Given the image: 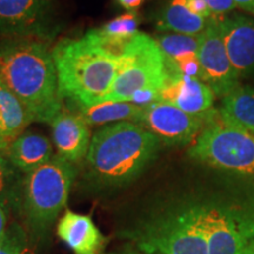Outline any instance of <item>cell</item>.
<instances>
[{
    "label": "cell",
    "instance_id": "obj_1",
    "mask_svg": "<svg viewBox=\"0 0 254 254\" xmlns=\"http://www.w3.org/2000/svg\"><path fill=\"white\" fill-rule=\"evenodd\" d=\"M0 79L25 105L33 122L51 124L64 110L52 51L44 40L0 41Z\"/></svg>",
    "mask_w": 254,
    "mask_h": 254
},
{
    "label": "cell",
    "instance_id": "obj_2",
    "mask_svg": "<svg viewBox=\"0 0 254 254\" xmlns=\"http://www.w3.org/2000/svg\"><path fill=\"white\" fill-rule=\"evenodd\" d=\"M161 142L136 123L120 122L98 129L85 158V177L99 189L129 185L157 157Z\"/></svg>",
    "mask_w": 254,
    "mask_h": 254
},
{
    "label": "cell",
    "instance_id": "obj_3",
    "mask_svg": "<svg viewBox=\"0 0 254 254\" xmlns=\"http://www.w3.org/2000/svg\"><path fill=\"white\" fill-rule=\"evenodd\" d=\"M59 91L75 107L99 104L117 77L119 53L85 34L80 39H63L52 50Z\"/></svg>",
    "mask_w": 254,
    "mask_h": 254
},
{
    "label": "cell",
    "instance_id": "obj_4",
    "mask_svg": "<svg viewBox=\"0 0 254 254\" xmlns=\"http://www.w3.org/2000/svg\"><path fill=\"white\" fill-rule=\"evenodd\" d=\"M75 177V165L58 154L33 172L24 174L20 213L33 236H45L65 208Z\"/></svg>",
    "mask_w": 254,
    "mask_h": 254
},
{
    "label": "cell",
    "instance_id": "obj_5",
    "mask_svg": "<svg viewBox=\"0 0 254 254\" xmlns=\"http://www.w3.org/2000/svg\"><path fill=\"white\" fill-rule=\"evenodd\" d=\"M189 154L214 168L254 174V133L227 123L212 110Z\"/></svg>",
    "mask_w": 254,
    "mask_h": 254
},
{
    "label": "cell",
    "instance_id": "obj_6",
    "mask_svg": "<svg viewBox=\"0 0 254 254\" xmlns=\"http://www.w3.org/2000/svg\"><path fill=\"white\" fill-rule=\"evenodd\" d=\"M170 75L167 58L157 41L138 32L124 46L117 77L100 103L128 101L133 93L142 88L163 90Z\"/></svg>",
    "mask_w": 254,
    "mask_h": 254
},
{
    "label": "cell",
    "instance_id": "obj_7",
    "mask_svg": "<svg viewBox=\"0 0 254 254\" xmlns=\"http://www.w3.org/2000/svg\"><path fill=\"white\" fill-rule=\"evenodd\" d=\"M135 237L139 250L146 254H207L199 205L158 219Z\"/></svg>",
    "mask_w": 254,
    "mask_h": 254
},
{
    "label": "cell",
    "instance_id": "obj_8",
    "mask_svg": "<svg viewBox=\"0 0 254 254\" xmlns=\"http://www.w3.org/2000/svg\"><path fill=\"white\" fill-rule=\"evenodd\" d=\"M207 254H241L254 241V208L199 205Z\"/></svg>",
    "mask_w": 254,
    "mask_h": 254
},
{
    "label": "cell",
    "instance_id": "obj_9",
    "mask_svg": "<svg viewBox=\"0 0 254 254\" xmlns=\"http://www.w3.org/2000/svg\"><path fill=\"white\" fill-rule=\"evenodd\" d=\"M53 28V0H0L1 36L44 40Z\"/></svg>",
    "mask_w": 254,
    "mask_h": 254
},
{
    "label": "cell",
    "instance_id": "obj_10",
    "mask_svg": "<svg viewBox=\"0 0 254 254\" xmlns=\"http://www.w3.org/2000/svg\"><path fill=\"white\" fill-rule=\"evenodd\" d=\"M198 57L202 81L215 95L224 98L239 86V75L228 58L218 17H212L201 33Z\"/></svg>",
    "mask_w": 254,
    "mask_h": 254
},
{
    "label": "cell",
    "instance_id": "obj_11",
    "mask_svg": "<svg viewBox=\"0 0 254 254\" xmlns=\"http://www.w3.org/2000/svg\"><path fill=\"white\" fill-rule=\"evenodd\" d=\"M205 119L206 116H190L160 100L144 107L139 125L145 127L164 144L186 145L199 135Z\"/></svg>",
    "mask_w": 254,
    "mask_h": 254
},
{
    "label": "cell",
    "instance_id": "obj_12",
    "mask_svg": "<svg viewBox=\"0 0 254 254\" xmlns=\"http://www.w3.org/2000/svg\"><path fill=\"white\" fill-rule=\"evenodd\" d=\"M214 92L200 79L177 72L170 75L160 94V100L178 107L190 116L205 117L211 112Z\"/></svg>",
    "mask_w": 254,
    "mask_h": 254
},
{
    "label": "cell",
    "instance_id": "obj_13",
    "mask_svg": "<svg viewBox=\"0 0 254 254\" xmlns=\"http://www.w3.org/2000/svg\"><path fill=\"white\" fill-rule=\"evenodd\" d=\"M228 58L238 75L254 71V23L243 15L218 17Z\"/></svg>",
    "mask_w": 254,
    "mask_h": 254
},
{
    "label": "cell",
    "instance_id": "obj_14",
    "mask_svg": "<svg viewBox=\"0 0 254 254\" xmlns=\"http://www.w3.org/2000/svg\"><path fill=\"white\" fill-rule=\"evenodd\" d=\"M50 125L58 155L73 165L86 158L92 139L90 125L78 113L63 110Z\"/></svg>",
    "mask_w": 254,
    "mask_h": 254
},
{
    "label": "cell",
    "instance_id": "obj_15",
    "mask_svg": "<svg viewBox=\"0 0 254 254\" xmlns=\"http://www.w3.org/2000/svg\"><path fill=\"white\" fill-rule=\"evenodd\" d=\"M57 234L74 254H100L107 241L88 215L72 211L60 218Z\"/></svg>",
    "mask_w": 254,
    "mask_h": 254
},
{
    "label": "cell",
    "instance_id": "obj_16",
    "mask_svg": "<svg viewBox=\"0 0 254 254\" xmlns=\"http://www.w3.org/2000/svg\"><path fill=\"white\" fill-rule=\"evenodd\" d=\"M52 151V145L45 135L24 132L9 144L5 154L18 171L27 174L50 161Z\"/></svg>",
    "mask_w": 254,
    "mask_h": 254
},
{
    "label": "cell",
    "instance_id": "obj_17",
    "mask_svg": "<svg viewBox=\"0 0 254 254\" xmlns=\"http://www.w3.org/2000/svg\"><path fill=\"white\" fill-rule=\"evenodd\" d=\"M139 20L136 12H127L112 19L99 28L87 32V36L116 53H122L124 46L138 33Z\"/></svg>",
    "mask_w": 254,
    "mask_h": 254
},
{
    "label": "cell",
    "instance_id": "obj_18",
    "mask_svg": "<svg viewBox=\"0 0 254 254\" xmlns=\"http://www.w3.org/2000/svg\"><path fill=\"white\" fill-rule=\"evenodd\" d=\"M0 118L2 133L11 144L23 134L25 128L33 123L30 112L19 98L0 79Z\"/></svg>",
    "mask_w": 254,
    "mask_h": 254
},
{
    "label": "cell",
    "instance_id": "obj_19",
    "mask_svg": "<svg viewBox=\"0 0 254 254\" xmlns=\"http://www.w3.org/2000/svg\"><path fill=\"white\" fill-rule=\"evenodd\" d=\"M208 20L192 13L187 7L186 0H170L161 12L158 28L161 31H172L173 33L199 36L205 31Z\"/></svg>",
    "mask_w": 254,
    "mask_h": 254
},
{
    "label": "cell",
    "instance_id": "obj_20",
    "mask_svg": "<svg viewBox=\"0 0 254 254\" xmlns=\"http://www.w3.org/2000/svg\"><path fill=\"white\" fill-rule=\"evenodd\" d=\"M77 110V113L88 125H104L113 122L139 124L144 112V107L127 101H107L90 107H78Z\"/></svg>",
    "mask_w": 254,
    "mask_h": 254
},
{
    "label": "cell",
    "instance_id": "obj_21",
    "mask_svg": "<svg viewBox=\"0 0 254 254\" xmlns=\"http://www.w3.org/2000/svg\"><path fill=\"white\" fill-rule=\"evenodd\" d=\"M222 119L254 133V90L238 86L222 99L220 111Z\"/></svg>",
    "mask_w": 254,
    "mask_h": 254
},
{
    "label": "cell",
    "instance_id": "obj_22",
    "mask_svg": "<svg viewBox=\"0 0 254 254\" xmlns=\"http://www.w3.org/2000/svg\"><path fill=\"white\" fill-rule=\"evenodd\" d=\"M23 179V173L12 165L5 153L0 152V206L6 213L21 212Z\"/></svg>",
    "mask_w": 254,
    "mask_h": 254
},
{
    "label": "cell",
    "instance_id": "obj_23",
    "mask_svg": "<svg viewBox=\"0 0 254 254\" xmlns=\"http://www.w3.org/2000/svg\"><path fill=\"white\" fill-rule=\"evenodd\" d=\"M200 38L201 34L190 36L182 33H165L159 36L155 41L167 58L174 59L189 53H198Z\"/></svg>",
    "mask_w": 254,
    "mask_h": 254
},
{
    "label": "cell",
    "instance_id": "obj_24",
    "mask_svg": "<svg viewBox=\"0 0 254 254\" xmlns=\"http://www.w3.org/2000/svg\"><path fill=\"white\" fill-rule=\"evenodd\" d=\"M0 254H30L26 236L19 225L13 224L6 231L5 240L0 245Z\"/></svg>",
    "mask_w": 254,
    "mask_h": 254
},
{
    "label": "cell",
    "instance_id": "obj_25",
    "mask_svg": "<svg viewBox=\"0 0 254 254\" xmlns=\"http://www.w3.org/2000/svg\"><path fill=\"white\" fill-rule=\"evenodd\" d=\"M167 59L170 60V63L172 64V66L178 72H180L184 75H187V77L200 79L202 81V71L198 53H189V55L177 57L174 59Z\"/></svg>",
    "mask_w": 254,
    "mask_h": 254
},
{
    "label": "cell",
    "instance_id": "obj_26",
    "mask_svg": "<svg viewBox=\"0 0 254 254\" xmlns=\"http://www.w3.org/2000/svg\"><path fill=\"white\" fill-rule=\"evenodd\" d=\"M161 91L163 90L157 87L142 88V90H139L135 93H133L127 103L134 104L140 107H146L148 105L155 103V101H160Z\"/></svg>",
    "mask_w": 254,
    "mask_h": 254
},
{
    "label": "cell",
    "instance_id": "obj_27",
    "mask_svg": "<svg viewBox=\"0 0 254 254\" xmlns=\"http://www.w3.org/2000/svg\"><path fill=\"white\" fill-rule=\"evenodd\" d=\"M213 17H222L224 14L236 8L234 0H205Z\"/></svg>",
    "mask_w": 254,
    "mask_h": 254
},
{
    "label": "cell",
    "instance_id": "obj_28",
    "mask_svg": "<svg viewBox=\"0 0 254 254\" xmlns=\"http://www.w3.org/2000/svg\"><path fill=\"white\" fill-rule=\"evenodd\" d=\"M117 2L127 12H136L144 2V0H117Z\"/></svg>",
    "mask_w": 254,
    "mask_h": 254
},
{
    "label": "cell",
    "instance_id": "obj_29",
    "mask_svg": "<svg viewBox=\"0 0 254 254\" xmlns=\"http://www.w3.org/2000/svg\"><path fill=\"white\" fill-rule=\"evenodd\" d=\"M6 224H7V213L4 208L0 206V245L5 240L6 237Z\"/></svg>",
    "mask_w": 254,
    "mask_h": 254
},
{
    "label": "cell",
    "instance_id": "obj_30",
    "mask_svg": "<svg viewBox=\"0 0 254 254\" xmlns=\"http://www.w3.org/2000/svg\"><path fill=\"white\" fill-rule=\"evenodd\" d=\"M238 7L254 14V0H234Z\"/></svg>",
    "mask_w": 254,
    "mask_h": 254
},
{
    "label": "cell",
    "instance_id": "obj_31",
    "mask_svg": "<svg viewBox=\"0 0 254 254\" xmlns=\"http://www.w3.org/2000/svg\"><path fill=\"white\" fill-rule=\"evenodd\" d=\"M9 146V142L7 141V139L5 138L4 133H2V127H1V118H0V152L2 153H6Z\"/></svg>",
    "mask_w": 254,
    "mask_h": 254
},
{
    "label": "cell",
    "instance_id": "obj_32",
    "mask_svg": "<svg viewBox=\"0 0 254 254\" xmlns=\"http://www.w3.org/2000/svg\"><path fill=\"white\" fill-rule=\"evenodd\" d=\"M111 254H146L145 252H142L140 250H135L133 249V247H124V249L119 250V251H116V252L111 253Z\"/></svg>",
    "mask_w": 254,
    "mask_h": 254
},
{
    "label": "cell",
    "instance_id": "obj_33",
    "mask_svg": "<svg viewBox=\"0 0 254 254\" xmlns=\"http://www.w3.org/2000/svg\"><path fill=\"white\" fill-rule=\"evenodd\" d=\"M241 254H254V241H252V243H251L250 245L243 251V253Z\"/></svg>",
    "mask_w": 254,
    "mask_h": 254
}]
</instances>
